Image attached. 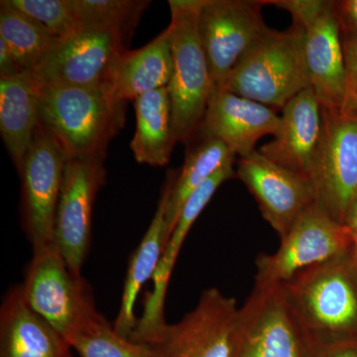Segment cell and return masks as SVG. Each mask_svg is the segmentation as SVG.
<instances>
[{
    "instance_id": "cell-1",
    "label": "cell",
    "mask_w": 357,
    "mask_h": 357,
    "mask_svg": "<svg viewBox=\"0 0 357 357\" xmlns=\"http://www.w3.org/2000/svg\"><path fill=\"white\" fill-rule=\"evenodd\" d=\"M282 286L311 354L357 340V276L349 252L307 268Z\"/></svg>"
},
{
    "instance_id": "cell-2",
    "label": "cell",
    "mask_w": 357,
    "mask_h": 357,
    "mask_svg": "<svg viewBox=\"0 0 357 357\" xmlns=\"http://www.w3.org/2000/svg\"><path fill=\"white\" fill-rule=\"evenodd\" d=\"M39 126L53 138L66 160L105 156L109 141L126 121V102L109 86H38Z\"/></svg>"
},
{
    "instance_id": "cell-3",
    "label": "cell",
    "mask_w": 357,
    "mask_h": 357,
    "mask_svg": "<svg viewBox=\"0 0 357 357\" xmlns=\"http://www.w3.org/2000/svg\"><path fill=\"white\" fill-rule=\"evenodd\" d=\"M305 29L268 28L249 48L220 88L272 107H282L310 86Z\"/></svg>"
},
{
    "instance_id": "cell-4",
    "label": "cell",
    "mask_w": 357,
    "mask_h": 357,
    "mask_svg": "<svg viewBox=\"0 0 357 357\" xmlns=\"http://www.w3.org/2000/svg\"><path fill=\"white\" fill-rule=\"evenodd\" d=\"M201 0H171L168 31L173 55V74L168 84L175 142L187 140L206 114L213 86L199 38Z\"/></svg>"
},
{
    "instance_id": "cell-5",
    "label": "cell",
    "mask_w": 357,
    "mask_h": 357,
    "mask_svg": "<svg viewBox=\"0 0 357 357\" xmlns=\"http://www.w3.org/2000/svg\"><path fill=\"white\" fill-rule=\"evenodd\" d=\"M20 286L28 305L64 337L98 314L91 285L70 271L55 243L33 250Z\"/></svg>"
},
{
    "instance_id": "cell-6",
    "label": "cell",
    "mask_w": 357,
    "mask_h": 357,
    "mask_svg": "<svg viewBox=\"0 0 357 357\" xmlns=\"http://www.w3.org/2000/svg\"><path fill=\"white\" fill-rule=\"evenodd\" d=\"M352 245L347 227L314 203L281 238L276 252L258 255L255 286L270 287L285 283L307 268L347 255Z\"/></svg>"
},
{
    "instance_id": "cell-7",
    "label": "cell",
    "mask_w": 357,
    "mask_h": 357,
    "mask_svg": "<svg viewBox=\"0 0 357 357\" xmlns=\"http://www.w3.org/2000/svg\"><path fill=\"white\" fill-rule=\"evenodd\" d=\"M238 310L234 298L206 289L184 318L140 344L152 357H230Z\"/></svg>"
},
{
    "instance_id": "cell-8",
    "label": "cell",
    "mask_w": 357,
    "mask_h": 357,
    "mask_svg": "<svg viewBox=\"0 0 357 357\" xmlns=\"http://www.w3.org/2000/svg\"><path fill=\"white\" fill-rule=\"evenodd\" d=\"M230 357H311L282 284L255 286L239 307Z\"/></svg>"
},
{
    "instance_id": "cell-9",
    "label": "cell",
    "mask_w": 357,
    "mask_h": 357,
    "mask_svg": "<svg viewBox=\"0 0 357 357\" xmlns=\"http://www.w3.org/2000/svg\"><path fill=\"white\" fill-rule=\"evenodd\" d=\"M128 37L112 28H83L62 40L30 74L41 86H109L110 73L117 59L126 51Z\"/></svg>"
},
{
    "instance_id": "cell-10",
    "label": "cell",
    "mask_w": 357,
    "mask_h": 357,
    "mask_svg": "<svg viewBox=\"0 0 357 357\" xmlns=\"http://www.w3.org/2000/svg\"><path fill=\"white\" fill-rule=\"evenodd\" d=\"M105 157H79L65 162L54 243L77 276H83L82 269L91 249L93 204L105 182Z\"/></svg>"
},
{
    "instance_id": "cell-11",
    "label": "cell",
    "mask_w": 357,
    "mask_h": 357,
    "mask_svg": "<svg viewBox=\"0 0 357 357\" xmlns=\"http://www.w3.org/2000/svg\"><path fill=\"white\" fill-rule=\"evenodd\" d=\"M263 6L266 2L201 0L199 34L213 88L225 84L238 61L268 29Z\"/></svg>"
},
{
    "instance_id": "cell-12",
    "label": "cell",
    "mask_w": 357,
    "mask_h": 357,
    "mask_svg": "<svg viewBox=\"0 0 357 357\" xmlns=\"http://www.w3.org/2000/svg\"><path fill=\"white\" fill-rule=\"evenodd\" d=\"M66 158L53 138L37 128L20 172L21 223L33 250L54 243Z\"/></svg>"
},
{
    "instance_id": "cell-13",
    "label": "cell",
    "mask_w": 357,
    "mask_h": 357,
    "mask_svg": "<svg viewBox=\"0 0 357 357\" xmlns=\"http://www.w3.org/2000/svg\"><path fill=\"white\" fill-rule=\"evenodd\" d=\"M312 183L316 204L344 225L357 194V112L323 109V135Z\"/></svg>"
},
{
    "instance_id": "cell-14",
    "label": "cell",
    "mask_w": 357,
    "mask_h": 357,
    "mask_svg": "<svg viewBox=\"0 0 357 357\" xmlns=\"http://www.w3.org/2000/svg\"><path fill=\"white\" fill-rule=\"evenodd\" d=\"M236 176L253 195L262 217L280 238L316 203L314 185L309 178L278 165L258 150L239 158Z\"/></svg>"
},
{
    "instance_id": "cell-15",
    "label": "cell",
    "mask_w": 357,
    "mask_h": 357,
    "mask_svg": "<svg viewBox=\"0 0 357 357\" xmlns=\"http://www.w3.org/2000/svg\"><path fill=\"white\" fill-rule=\"evenodd\" d=\"M234 176H236V171L234 170V163L223 167L208 178L197 191L192 192L185 202L180 217L167 241L158 267L152 278L153 289L151 292L144 295L143 312L140 318H138L137 326L130 337L132 342L142 344L166 325L167 290L185 237L218 188Z\"/></svg>"
},
{
    "instance_id": "cell-16",
    "label": "cell",
    "mask_w": 357,
    "mask_h": 357,
    "mask_svg": "<svg viewBox=\"0 0 357 357\" xmlns=\"http://www.w3.org/2000/svg\"><path fill=\"white\" fill-rule=\"evenodd\" d=\"M305 59L310 86L321 109L344 112L347 96V68L342 29L335 1L304 26Z\"/></svg>"
},
{
    "instance_id": "cell-17",
    "label": "cell",
    "mask_w": 357,
    "mask_h": 357,
    "mask_svg": "<svg viewBox=\"0 0 357 357\" xmlns=\"http://www.w3.org/2000/svg\"><path fill=\"white\" fill-rule=\"evenodd\" d=\"M274 139L258 151L284 168L312 181L321 135L323 109L311 86L284 105Z\"/></svg>"
},
{
    "instance_id": "cell-18",
    "label": "cell",
    "mask_w": 357,
    "mask_h": 357,
    "mask_svg": "<svg viewBox=\"0 0 357 357\" xmlns=\"http://www.w3.org/2000/svg\"><path fill=\"white\" fill-rule=\"evenodd\" d=\"M279 123L280 116L268 105L215 86L201 126L206 137L222 141L243 158L255 151L260 138L274 135Z\"/></svg>"
},
{
    "instance_id": "cell-19",
    "label": "cell",
    "mask_w": 357,
    "mask_h": 357,
    "mask_svg": "<svg viewBox=\"0 0 357 357\" xmlns=\"http://www.w3.org/2000/svg\"><path fill=\"white\" fill-rule=\"evenodd\" d=\"M66 338L26 302L20 285L0 307V357H73Z\"/></svg>"
},
{
    "instance_id": "cell-20",
    "label": "cell",
    "mask_w": 357,
    "mask_h": 357,
    "mask_svg": "<svg viewBox=\"0 0 357 357\" xmlns=\"http://www.w3.org/2000/svg\"><path fill=\"white\" fill-rule=\"evenodd\" d=\"M175 178L174 173L167 178L152 222L129 260L121 306L114 324L115 332L129 340L137 326L134 311L136 300L144 284L153 278L167 243L166 213Z\"/></svg>"
},
{
    "instance_id": "cell-21",
    "label": "cell",
    "mask_w": 357,
    "mask_h": 357,
    "mask_svg": "<svg viewBox=\"0 0 357 357\" xmlns=\"http://www.w3.org/2000/svg\"><path fill=\"white\" fill-rule=\"evenodd\" d=\"M173 74V55L168 31L117 59L109 77L115 98L128 102L150 91L168 86Z\"/></svg>"
},
{
    "instance_id": "cell-22",
    "label": "cell",
    "mask_w": 357,
    "mask_h": 357,
    "mask_svg": "<svg viewBox=\"0 0 357 357\" xmlns=\"http://www.w3.org/2000/svg\"><path fill=\"white\" fill-rule=\"evenodd\" d=\"M38 89L30 72L0 79V132L18 171L38 128Z\"/></svg>"
},
{
    "instance_id": "cell-23",
    "label": "cell",
    "mask_w": 357,
    "mask_h": 357,
    "mask_svg": "<svg viewBox=\"0 0 357 357\" xmlns=\"http://www.w3.org/2000/svg\"><path fill=\"white\" fill-rule=\"evenodd\" d=\"M133 102L136 129L130 149L134 158L140 164L167 165L176 143L168 86L138 96Z\"/></svg>"
},
{
    "instance_id": "cell-24",
    "label": "cell",
    "mask_w": 357,
    "mask_h": 357,
    "mask_svg": "<svg viewBox=\"0 0 357 357\" xmlns=\"http://www.w3.org/2000/svg\"><path fill=\"white\" fill-rule=\"evenodd\" d=\"M234 158L236 156L225 143L211 137H206L203 143L187 155L182 170L174 180L169 198L166 213L167 241L192 192L223 167L234 163Z\"/></svg>"
},
{
    "instance_id": "cell-25",
    "label": "cell",
    "mask_w": 357,
    "mask_h": 357,
    "mask_svg": "<svg viewBox=\"0 0 357 357\" xmlns=\"http://www.w3.org/2000/svg\"><path fill=\"white\" fill-rule=\"evenodd\" d=\"M0 40L24 72H31L62 40L6 0L0 2Z\"/></svg>"
},
{
    "instance_id": "cell-26",
    "label": "cell",
    "mask_w": 357,
    "mask_h": 357,
    "mask_svg": "<svg viewBox=\"0 0 357 357\" xmlns=\"http://www.w3.org/2000/svg\"><path fill=\"white\" fill-rule=\"evenodd\" d=\"M65 338L79 357H152L144 345L115 332L100 312Z\"/></svg>"
},
{
    "instance_id": "cell-27",
    "label": "cell",
    "mask_w": 357,
    "mask_h": 357,
    "mask_svg": "<svg viewBox=\"0 0 357 357\" xmlns=\"http://www.w3.org/2000/svg\"><path fill=\"white\" fill-rule=\"evenodd\" d=\"M82 29L112 28L130 36L141 15L151 3L146 0H70Z\"/></svg>"
},
{
    "instance_id": "cell-28",
    "label": "cell",
    "mask_w": 357,
    "mask_h": 357,
    "mask_svg": "<svg viewBox=\"0 0 357 357\" xmlns=\"http://www.w3.org/2000/svg\"><path fill=\"white\" fill-rule=\"evenodd\" d=\"M38 21L57 38H69L82 30L70 0H6Z\"/></svg>"
},
{
    "instance_id": "cell-29",
    "label": "cell",
    "mask_w": 357,
    "mask_h": 357,
    "mask_svg": "<svg viewBox=\"0 0 357 357\" xmlns=\"http://www.w3.org/2000/svg\"><path fill=\"white\" fill-rule=\"evenodd\" d=\"M345 68H347V96L344 112H357V36L342 34Z\"/></svg>"
},
{
    "instance_id": "cell-30",
    "label": "cell",
    "mask_w": 357,
    "mask_h": 357,
    "mask_svg": "<svg viewBox=\"0 0 357 357\" xmlns=\"http://www.w3.org/2000/svg\"><path fill=\"white\" fill-rule=\"evenodd\" d=\"M265 2L266 4L285 9L292 15L293 24L304 27L326 8L328 1L325 0H271V1Z\"/></svg>"
},
{
    "instance_id": "cell-31",
    "label": "cell",
    "mask_w": 357,
    "mask_h": 357,
    "mask_svg": "<svg viewBox=\"0 0 357 357\" xmlns=\"http://www.w3.org/2000/svg\"><path fill=\"white\" fill-rule=\"evenodd\" d=\"M342 34L357 36V0L335 1Z\"/></svg>"
},
{
    "instance_id": "cell-32",
    "label": "cell",
    "mask_w": 357,
    "mask_h": 357,
    "mask_svg": "<svg viewBox=\"0 0 357 357\" xmlns=\"http://www.w3.org/2000/svg\"><path fill=\"white\" fill-rule=\"evenodd\" d=\"M22 73L24 70L21 69L6 45L0 40V79L16 77Z\"/></svg>"
},
{
    "instance_id": "cell-33",
    "label": "cell",
    "mask_w": 357,
    "mask_h": 357,
    "mask_svg": "<svg viewBox=\"0 0 357 357\" xmlns=\"http://www.w3.org/2000/svg\"><path fill=\"white\" fill-rule=\"evenodd\" d=\"M311 357H357V340L312 351Z\"/></svg>"
},
{
    "instance_id": "cell-34",
    "label": "cell",
    "mask_w": 357,
    "mask_h": 357,
    "mask_svg": "<svg viewBox=\"0 0 357 357\" xmlns=\"http://www.w3.org/2000/svg\"><path fill=\"white\" fill-rule=\"evenodd\" d=\"M344 225L351 237L352 243H357V194L347 208Z\"/></svg>"
},
{
    "instance_id": "cell-35",
    "label": "cell",
    "mask_w": 357,
    "mask_h": 357,
    "mask_svg": "<svg viewBox=\"0 0 357 357\" xmlns=\"http://www.w3.org/2000/svg\"><path fill=\"white\" fill-rule=\"evenodd\" d=\"M349 260H351V266L357 276V243L354 244L349 250Z\"/></svg>"
}]
</instances>
